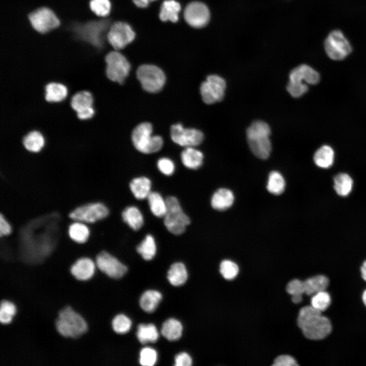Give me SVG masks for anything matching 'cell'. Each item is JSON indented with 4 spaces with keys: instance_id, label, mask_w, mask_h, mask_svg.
I'll return each instance as SVG.
<instances>
[{
    "instance_id": "ffe728a7",
    "label": "cell",
    "mask_w": 366,
    "mask_h": 366,
    "mask_svg": "<svg viewBox=\"0 0 366 366\" xmlns=\"http://www.w3.org/2000/svg\"><path fill=\"white\" fill-rule=\"evenodd\" d=\"M131 193L137 200L147 199L151 193V182L145 176H140L133 179L129 185Z\"/></svg>"
},
{
    "instance_id": "52a82bcc",
    "label": "cell",
    "mask_w": 366,
    "mask_h": 366,
    "mask_svg": "<svg viewBox=\"0 0 366 366\" xmlns=\"http://www.w3.org/2000/svg\"><path fill=\"white\" fill-rule=\"evenodd\" d=\"M107 77L111 81L123 84L128 77L131 65L118 50L112 51L105 56Z\"/></svg>"
},
{
    "instance_id": "ba28073f",
    "label": "cell",
    "mask_w": 366,
    "mask_h": 366,
    "mask_svg": "<svg viewBox=\"0 0 366 366\" xmlns=\"http://www.w3.org/2000/svg\"><path fill=\"white\" fill-rule=\"evenodd\" d=\"M324 46L328 56L336 60L344 59L352 51L350 42L340 30L331 32L325 39Z\"/></svg>"
},
{
    "instance_id": "74e56055",
    "label": "cell",
    "mask_w": 366,
    "mask_h": 366,
    "mask_svg": "<svg viewBox=\"0 0 366 366\" xmlns=\"http://www.w3.org/2000/svg\"><path fill=\"white\" fill-rule=\"evenodd\" d=\"M16 313V306L12 301L2 300L0 305V322L2 324L11 323Z\"/></svg>"
},
{
    "instance_id": "4dcf8cb0",
    "label": "cell",
    "mask_w": 366,
    "mask_h": 366,
    "mask_svg": "<svg viewBox=\"0 0 366 366\" xmlns=\"http://www.w3.org/2000/svg\"><path fill=\"white\" fill-rule=\"evenodd\" d=\"M68 89L60 83L51 82L45 86V99L50 102H58L67 96Z\"/></svg>"
},
{
    "instance_id": "e0dca14e",
    "label": "cell",
    "mask_w": 366,
    "mask_h": 366,
    "mask_svg": "<svg viewBox=\"0 0 366 366\" xmlns=\"http://www.w3.org/2000/svg\"><path fill=\"white\" fill-rule=\"evenodd\" d=\"M96 262L88 257L77 259L70 267L72 276L77 281L85 282L93 278L96 268Z\"/></svg>"
},
{
    "instance_id": "7402d4cb",
    "label": "cell",
    "mask_w": 366,
    "mask_h": 366,
    "mask_svg": "<svg viewBox=\"0 0 366 366\" xmlns=\"http://www.w3.org/2000/svg\"><path fill=\"white\" fill-rule=\"evenodd\" d=\"M121 216L124 222L133 230H139L144 224L143 214L135 206L126 207L123 211Z\"/></svg>"
},
{
    "instance_id": "f35d334b",
    "label": "cell",
    "mask_w": 366,
    "mask_h": 366,
    "mask_svg": "<svg viewBox=\"0 0 366 366\" xmlns=\"http://www.w3.org/2000/svg\"><path fill=\"white\" fill-rule=\"evenodd\" d=\"M111 324L113 330L116 333L124 334L130 330L132 326V321L125 315L120 314L114 317Z\"/></svg>"
},
{
    "instance_id": "816d5d0a",
    "label": "cell",
    "mask_w": 366,
    "mask_h": 366,
    "mask_svg": "<svg viewBox=\"0 0 366 366\" xmlns=\"http://www.w3.org/2000/svg\"><path fill=\"white\" fill-rule=\"evenodd\" d=\"M362 278L366 281V261H365L360 268Z\"/></svg>"
},
{
    "instance_id": "cb8c5ba5",
    "label": "cell",
    "mask_w": 366,
    "mask_h": 366,
    "mask_svg": "<svg viewBox=\"0 0 366 366\" xmlns=\"http://www.w3.org/2000/svg\"><path fill=\"white\" fill-rule=\"evenodd\" d=\"M181 6L174 0L165 1L161 7L159 17L163 21L176 22L178 20V14Z\"/></svg>"
},
{
    "instance_id": "83f0119b",
    "label": "cell",
    "mask_w": 366,
    "mask_h": 366,
    "mask_svg": "<svg viewBox=\"0 0 366 366\" xmlns=\"http://www.w3.org/2000/svg\"><path fill=\"white\" fill-rule=\"evenodd\" d=\"M334 151L328 145H323L315 152L313 159L319 167L326 169L330 167L334 162Z\"/></svg>"
},
{
    "instance_id": "277c9868",
    "label": "cell",
    "mask_w": 366,
    "mask_h": 366,
    "mask_svg": "<svg viewBox=\"0 0 366 366\" xmlns=\"http://www.w3.org/2000/svg\"><path fill=\"white\" fill-rule=\"evenodd\" d=\"M152 134V127L150 123L144 122L137 125L132 134V142L136 149L146 154L159 151L163 144V139Z\"/></svg>"
},
{
    "instance_id": "e575fe53",
    "label": "cell",
    "mask_w": 366,
    "mask_h": 366,
    "mask_svg": "<svg viewBox=\"0 0 366 366\" xmlns=\"http://www.w3.org/2000/svg\"><path fill=\"white\" fill-rule=\"evenodd\" d=\"M23 144L27 150L37 152L40 151L44 145V137L40 132L33 131L24 137Z\"/></svg>"
},
{
    "instance_id": "9c48e42d",
    "label": "cell",
    "mask_w": 366,
    "mask_h": 366,
    "mask_svg": "<svg viewBox=\"0 0 366 366\" xmlns=\"http://www.w3.org/2000/svg\"><path fill=\"white\" fill-rule=\"evenodd\" d=\"M225 80L219 75L208 76L200 88L202 99L207 104H212L222 101L226 89Z\"/></svg>"
},
{
    "instance_id": "8d00e7d4",
    "label": "cell",
    "mask_w": 366,
    "mask_h": 366,
    "mask_svg": "<svg viewBox=\"0 0 366 366\" xmlns=\"http://www.w3.org/2000/svg\"><path fill=\"white\" fill-rule=\"evenodd\" d=\"M69 234L74 241L78 243L85 242L88 238L89 230L84 224L75 222L72 224L69 228Z\"/></svg>"
},
{
    "instance_id": "f6af8a7d",
    "label": "cell",
    "mask_w": 366,
    "mask_h": 366,
    "mask_svg": "<svg viewBox=\"0 0 366 366\" xmlns=\"http://www.w3.org/2000/svg\"><path fill=\"white\" fill-rule=\"evenodd\" d=\"M159 170L164 175L170 176L175 171V165L173 162L168 158H160L157 162Z\"/></svg>"
},
{
    "instance_id": "f5cc1de1",
    "label": "cell",
    "mask_w": 366,
    "mask_h": 366,
    "mask_svg": "<svg viewBox=\"0 0 366 366\" xmlns=\"http://www.w3.org/2000/svg\"><path fill=\"white\" fill-rule=\"evenodd\" d=\"M362 300L364 305L366 306V290L363 293Z\"/></svg>"
},
{
    "instance_id": "5bb4252c",
    "label": "cell",
    "mask_w": 366,
    "mask_h": 366,
    "mask_svg": "<svg viewBox=\"0 0 366 366\" xmlns=\"http://www.w3.org/2000/svg\"><path fill=\"white\" fill-rule=\"evenodd\" d=\"M109 214L108 208L101 203H93L75 209L70 217L79 222L93 223L106 218Z\"/></svg>"
},
{
    "instance_id": "6da1fadb",
    "label": "cell",
    "mask_w": 366,
    "mask_h": 366,
    "mask_svg": "<svg viewBox=\"0 0 366 366\" xmlns=\"http://www.w3.org/2000/svg\"><path fill=\"white\" fill-rule=\"evenodd\" d=\"M321 313L312 306L304 307L299 310L297 325L307 338L312 340H322L331 332L330 321Z\"/></svg>"
},
{
    "instance_id": "1f68e13d",
    "label": "cell",
    "mask_w": 366,
    "mask_h": 366,
    "mask_svg": "<svg viewBox=\"0 0 366 366\" xmlns=\"http://www.w3.org/2000/svg\"><path fill=\"white\" fill-rule=\"evenodd\" d=\"M136 335L139 342L143 344L156 342L159 338V332L156 326L151 323L139 324Z\"/></svg>"
},
{
    "instance_id": "8fae6325",
    "label": "cell",
    "mask_w": 366,
    "mask_h": 366,
    "mask_svg": "<svg viewBox=\"0 0 366 366\" xmlns=\"http://www.w3.org/2000/svg\"><path fill=\"white\" fill-rule=\"evenodd\" d=\"M135 37V32L131 26L121 21L111 25L106 35L108 42L115 50L124 48L133 41Z\"/></svg>"
},
{
    "instance_id": "b9f144b4",
    "label": "cell",
    "mask_w": 366,
    "mask_h": 366,
    "mask_svg": "<svg viewBox=\"0 0 366 366\" xmlns=\"http://www.w3.org/2000/svg\"><path fill=\"white\" fill-rule=\"evenodd\" d=\"M220 272L227 280L234 279L238 274L239 269L236 263L230 260H223L220 264Z\"/></svg>"
},
{
    "instance_id": "f546056e",
    "label": "cell",
    "mask_w": 366,
    "mask_h": 366,
    "mask_svg": "<svg viewBox=\"0 0 366 366\" xmlns=\"http://www.w3.org/2000/svg\"><path fill=\"white\" fill-rule=\"evenodd\" d=\"M161 331L162 334L168 340L176 341L182 335V326L178 320L170 318L164 322Z\"/></svg>"
},
{
    "instance_id": "2e32d148",
    "label": "cell",
    "mask_w": 366,
    "mask_h": 366,
    "mask_svg": "<svg viewBox=\"0 0 366 366\" xmlns=\"http://www.w3.org/2000/svg\"><path fill=\"white\" fill-rule=\"evenodd\" d=\"M109 21L91 22L83 27L82 36L86 41L96 46L103 45L105 33L108 31Z\"/></svg>"
},
{
    "instance_id": "7dc6e473",
    "label": "cell",
    "mask_w": 366,
    "mask_h": 366,
    "mask_svg": "<svg viewBox=\"0 0 366 366\" xmlns=\"http://www.w3.org/2000/svg\"><path fill=\"white\" fill-rule=\"evenodd\" d=\"M175 365L190 366L192 364V360L190 356L186 352H181L175 357Z\"/></svg>"
},
{
    "instance_id": "4fadbf2b",
    "label": "cell",
    "mask_w": 366,
    "mask_h": 366,
    "mask_svg": "<svg viewBox=\"0 0 366 366\" xmlns=\"http://www.w3.org/2000/svg\"><path fill=\"white\" fill-rule=\"evenodd\" d=\"M95 262L97 268L101 272L112 279H117L123 277L128 270L126 265L106 251L98 254Z\"/></svg>"
},
{
    "instance_id": "9a60e30c",
    "label": "cell",
    "mask_w": 366,
    "mask_h": 366,
    "mask_svg": "<svg viewBox=\"0 0 366 366\" xmlns=\"http://www.w3.org/2000/svg\"><path fill=\"white\" fill-rule=\"evenodd\" d=\"M210 17L209 9L206 5L199 2L189 4L184 10L186 21L195 28H202L207 24Z\"/></svg>"
},
{
    "instance_id": "603a6c76",
    "label": "cell",
    "mask_w": 366,
    "mask_h": 366,
    "mask_svg": "<svg viewBox=\"0 0 366 366\" xmlns=\"http://www.w3.org/2000/svg\"><path fill=\"white\" fill-rule=\"evenodd\" d=\"M183 165L190 169H197L203 163V155L194 147H185L180 155Z\"/></svg>"
},
{
    "instance_id": "ee69618b",
    "label": "cell",
    "mask_w": 366,
    "mask_h": 366,
    "mask_svg": "<svg viewBox=\"0 0 366 366\" xmlns=\"http://www.w3.org/2000/svg\"><path fill=\"white\" fill-rule=\"evenodd\" d=\"M287 89L291 96L298 98L304 94L308 90V85L303 82L289 81Z\"/></svg>"
},
{
    "instance_id": "836d02e7",
    "label": "cell",
    "mask_w": 366,
    "mask_h": 366,
    "mask_svg": "<svg viewBox=\"0 0 366 366\" xmlns=\"http://www.w3.org/2000/svg\"><path fill=\"white\" fill-rule=\"evenodd\" d=\"M94 100L92 94L83 90L75 94L72 98L71 106L77 112L93 107Z\"/></svg>"
},
{
    "instance_id": "d6a6232c",
    "label": "cell",
    "mask_w": 366,
    "mask_h": 366,
    "mask_svg": "<svg viewBox=\"0 0 366 366\" xmlns=\"http://www.w3.org/2000/svg\"><path fill=\"white\" fill-rule=\"evenodd\" d=\"M137 252L147 261L152 259L157 252L155 239L151 234H147L136 248Z\"/></svg>"
},
{
    "instance_id": "60d3db41",
    "label": "cell",
    "mask_w": 366,
    "mask_h": 366,
    "mask_svg": "<svg viewBox=\"0 0 366 366\" xmlns=\"http://www.w3.org/2000/svg\"><path fill=\"white\" fill-rule=\"evenodd\" d=\"M89 7L98 16L106 17L110 12L111 3L109 0H90Z\"/></svg>"
},
{
    "instance_id": "5b68a950",
    "label": "cell",
    "mask_w": 366,
    "mask_h": 366,
    "mask_svg": "<svg viewBox=\"0 0 366 366\" xmlns=\"http://www.w3.org/2000/svg\"><path fill=\"white\" fill-rule=\"evenodd\" d=\"M167 210L164 223L169 232L174 235L182 234L190 223L189 217L183 211L178 199L174 196L166 198Z\"/></svg>"
},
{
    "instance_id": "7c38bea8",
    "label": "cell",
    "mask_w": 366,
    "mask_h": 366,
    "mask_svg": "<svg viewBox=\"0 0 366 366\" xmlns=\"http://www.w3.org/2000/svg\"><path fill=\"white\" fill-rule=\"evenodd\" d=\"M170 133L173 141L185 147L198 145L204 139V135L201 131L195 129L185 128L180 124L172 125Z\"/></svg>"
},
{
    "instance_id": "d590c367",
    "label": "cell",
    "mask_w": 366,
    "mask_h": 366,
    "mask_svg": "<svg viewBox=\"0 0 366 366\" xmlns=\"http://www.w3.org/2000/svg\"><path fill=\"white\" fill-rule=\"evenodd\" d=\"M266 188L268 191L272 194L276 195L281 194L285 188V181L281 174L278 171L271 172L268 177Z\"/></svg>"
},
{
    "instance_id": "f907efd6",
    "label": "cell",
    "mask_w": 366,
    "mask_h": 366,
    "mask_svg": "<svg viewBox=\"0 0 366 366\" xmlns=\"http://www.w3.org/2000/svg\"><path fill=\"white\" fill-rule=\"evenodd\" d=\"M155 0H133L134 3L138 7L145 8L149 3Z\"/></svg>"
},
{
    "instance_id": "7a4b0ae2",
    "label": "cell",
    "mask_w": 366,
    "mask_h": 366,
    "mask_svg": "<svg viewBox=\"0 0 366 366\" xmlns=\"http://www.w3.org/2000/svg\"><path fill=\"white\" fill-rule=\"evenodd\" d=\"M57 333L67 338L77 339L88 330V323L84 317L70 306L62 308L55 320Z\"/></svg>"
},
{
    "instance_id": "ac0fdd59",
    "label": "cell",
    "mask_w": 366,
    "mask_h": 366,
    "mask_svg": "<svg viewBox=\"0 0 366 366\" xmlns=\"http://www.w3.org/2000/svg\"><path fill=\"white\" fill-rule=\"evenodd\" d=\"M320 80L319 73L310 66L302 64L291 70L289 74V81L316 84Z\"/></svg>"
},
{
    "instance_id": "f1b7e54d",
    "label": "cell",
    "mask_w": 366,
    "mask_h": 366,
    "mask_svg": "<svg viewBox=\"0 0 366 366\" xmlns=\"http://www.w3.org/2000/svg\"><path fill=\"white\" fill-rule=\"evenodd\" d=\"M353 186V180L347 173H340L333 178V189L339 196H348L351 193Z\"/></svg>"
},
{
    "instance_id": "30bf717a",
    "label": "cell",
    "mask_w": 366,
    "mask_h": 366,
    "mask_svg": "<svg viewBox=\"0 0 366 366\" xmlns=\"http://www.w3.org/2000/svg\"><path fill=\"white\" fill-rule=\"evenodd\" d=\"M29 22L37 32L45 34L57 27L60 21L55 14L48 8L37 9L28 15Z\"/></svg>"
},
{
    "instance_id": "7bdbcfd3",
    "label": "cell",
    "mask_w": 366,
    "mask_h": 366,
    "mask_svg": "<svg viewBox=\"0 0 366 366\" xmlns=\"http://www.w3.org/2000/svg\"><path fill=\"white\" fill-rule=\"evenodd\" d=\"M157 360L156 351L150 347H145L140 352V363L144 366L154 365Z\"/></svg>"
},
{
    "instance_id": "bcb514c9",
    "label": "cell",
    "mask_w": 366,
    "mask_h": 366,
    "mask_svg": "<svg viewBox=\"0 0 366 366\" xmlns=\"http://www.w3.org/2000/svg\"><path fill=\"white\" fill-rule=\"evenodd\" d=\"M273 366H297L296 361L288 355H281L274 360Z\"/></svg>"
},
{
    "instance_id": "d6986e66",
    "label": "cell",
    "mask_w": 366,
    "mask_h": 366,
    "mask_svg": "<svg viewBox=\"0 0 366 366\" xmlns=\"http://www.w3.org/2000/svg\"><path fill=\"white\" fill-rule=\"evenodd\" d=\"M329 285V279L324 275H317L299 282V291L302 295H313L316 293L325 291Z\"/></svg>"
},
{
    "instance_id": "484cf974",
    "label": "cell",
    "mask_w": 366,
    "mask_h": 366,
    "mask_svg": "<svg viewBox=\"0 0 366 366\" xmlns=\"http://www.w3.org/2000/svg\"><path fill=\"white\" fill-rule=\"evenodd\" d=\"M161 293L154 290L145 291L141 296L139 304L141 309L146 312H154L162 300Z\"/></svg>"
},
{
    "instance_id": "8992f818",
    "label": "cell",
    "mask_w": 366,
    "mask_h": 366,
    "mask_svg": "<svg viewBox=\"0 0 366 366\" xmlns=\"http://www.w3.org/2000/svg\"><path fill=\"white\" fill-rule=\"evenodd\" d=\"M136 75L142 88L151 93L160 92L166 81L163 71L158 67L152 65L145 64L139 66Z\"/></svg>"
},
{
    "instance_id": "681fc988",
    "label": "cell",
    "mask_w": 366,
    "mask_h": 366,
    "mask_svg": "<svg viewBox=\"0 0 366 366\" xmlns=\"http://www.w3.org/2000/svg\"><path fill=\"white\" fill-rule=\"evenodd\" d=\"M95 113L93 107L77 112L78 117L82 120L92 118Z\"/></svg>"
},
{
    "instance_id": "c3c4849f",
    "label": "cell",
    "mask_w": 366,
    "mask_h": 366,
    "mask_svg": "<svg viewBox=\"0 0 366 366\" xmlns=\"http://www.w3.org/2000/svg\"><path fill=\"white\" fill-rule=\"evenodd\" d=\"M11 227L5 217L0 216V234L1 236L9 235L11 232Z\"/></svg>"
},
{
    "instance_id": "4316f807",
    "label": "cell",
    "mask_w": 366,
    "mask_h": 366,
    "mask_svg": "<svg viewBox=\"0 0 366 366\" xmlns=\"http://www.w3.org/2000/svg\"><path fill=\"white\" fill-rule=\"evenodd\" d=\"M152 214L158 218H163L167 210L166 199L157 192H151L147 199Z\"/></svg>"
},
{
    "instance_id": "ab89813d",
    "label": "cell",
    "mask_w": 366,
    "mask_h": 366,
    "mask_svg": "<svg viewBox=\"0 0 366 366\" xmlns=\"http://www.w3.org/2000/svg\"><path fill=\"white\" fill-rule=\"evenodd\" d=\"M330 303V296L325 290L313 295L311 300V306L321 312L325 311L329 307Z\"/></svg>"
},
{
    "instance_id": "44dd1931",
    "label": "cell",
    "mask_w": 366,
    "mask_h": 366,
    "mask_svg": "<svg viewBox=\"0 0 366 366\" xmlns=\"http://www.w3.org/2000/svg\"><path fill=\"white\" fill-rule=\"evenodd\" d=\"M234 200V195L230 190L221 188L213 194L211 199V205L215 209L225 210L231 206Z\"/></svg>"
},
{
    "instance_id": "3957f363",
    "label": "cell",
    "mask_w": 366,
    "mask_h": 366,
    "mask_svg": "<svg viewBox=\"0 0 366 366\" xmlns=\"http://www.w3.org/2000/svg\"><path fill=\"white\" fill-rule=\"evenodd\" d=\"M270 134L269 126L261 120L253 122L247 131L249 147L252 152L260 159H266L269 156L271 150Z\"/></svg>"
},
{
    "instance_id": "d4e9b609",
    "label": "cell",
    "mask_w": 366,
    "mask_h": 366,
    "mask_svg": "<svg viewBox=\"0 0 366 366\" xmlns=\"http://www.w3.org/2000/svg\"><path fill=\"white\" fill-rule=\"evenodd\" d=\"M167 279L173 286L184 285L188 279V272L184 264L181 262L172 264L168 271Z\"/></svg>"
}]
</instances>
